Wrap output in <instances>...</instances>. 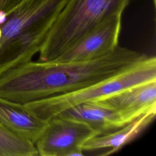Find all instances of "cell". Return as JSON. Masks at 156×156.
<instances>
[{
	"mask_svg": "<svg viewBox=\"0 0 156 156\" xmlns=\"http://www.w3.org/2000/svg\"><path fill=\"white\" fill-rule=\"evenodd\" d=\"M143 54L118 46L91 60H30L0 75V98L26 104L79 90L123 71Z\"/></svg>",
	"mask_w": 156,
	"mask_h": 156,
	"instance_id": "cell-1",
	"label": "cell"
},
{
	"mask_svg": "<svg viewBox=\"0 0 156 156\" xmlns=\"http://www.w3.org/2000/svg\"><path fill=\"white\" fill-rule=\"evenodd\" d=\"M132 0H69L57 16L39 51L53 60L105 19L122 14Z\"/></svg>",
	"mask_w": 156,
	"mask_h": 156,
	"instance_id": "cell-2",
	"label": "cell"
},
{
	"mask_svg": "<svg viewBox=\"0 0 156 156\" xmlns=\"http://www.w3.org/2000/svg\"><path fill=\"white\" fill-rule=\"evenodd\" d=\"M156 81V57L145 54L123 71L73 91L23 104L32 113L48 121L77 104L101 99L125 90Z\"/></svg>",
	"mask_w": 156,
	"mask_h": 156,
	"instance_id": "cell-3",
	"label": "cell"
},
{
	"mask_svg": "<svg viewBox=\"0 0 156 156\" xmlns=\"http://www.w3.org/2000/svg\"><path fill=\"white\" fill-rule=\"evenodd\" d=\"M99 135L85 123L56 115L48 120L35 146L41 156L82 155L85 142Z\"/></svg>",
	"mask_w": 156,
	"mask_h": 156,
	"instance_id": "cell-4",
	"label": "cell"
},
{
	"mask_svg": "<svg viewBox=\"0 0 156 156\" xmlns=\"http://www.w3.org/2000/svg\"><path fill=\"white\" fill-rule=\"evenodd\" d=\"M121 15L116 14L102 21L53 60L87 61L110 54L118 46Z\"/></svg>",
	"mask_w": 156,
	"mask_h": 156,
	"instance_id": "cell-5",
	"label": "cell"
},
{
	"mask_svg": "<svg viewBox=\"0 0 156 156\" xmlns=\"http://www.w3.org/2000/svg\"><path fill=\"white\" fill-rule=\"evenodd\" d=\"M90 102L118 112L127 124L146 113L156 112V81Z\"/></svg>",
	"mask_w": 156,
	"mask_h": 156,
	"instance_id": "cell-6",
	"label": "cell"
},
{
	"mask_svg": "<svg viewBox=\"0 0 156 156\" xmlns=\"http://www.w3.org/2000/svg\"><path fill=\"white\" fill-rule=\"evenodd\" d=\"M0 124L35 144L48 121L32 113L23 104L0 98Z\"/></svg>",
	"mask_w": 156,
	"mask_h": 156,
	"instance_id": "cell-7",
	"label": "cell"
},
{
	"mask_svg": "<svg viewBox=\"0 0 156 156\" xmlns=\"http://www.w3.org/2000/svg\"><path fill=\"white\" fill-rule=\"evenodd\" d=\"M155 115L156 112L146 113L116 130L91 138L83 145L82 149L91 151L109 148L103 155L116 152L136 138L154 120Z\"/></svg>",
	"mask_w": 156,
	"mask_h": 156,
	"instance_id": "cell-8",
	"label": "cell"
},
{
	"mask_svg": "<svg viewBox=\"0 0 156 156\" xmlns=\"http://www.w3.org/2000/svg\"><path fill=\"white\" fill-rule=\"evenodd\" d=\"M57 115L85 123L98 131L101 135L113 132L126 125L118 112L92 102L77 104Z\"/></svg>",
	"mask_w": 156,
	"mask_h": 156,
	"instance_id": "cell-9",
	"label": "cell"
},
{
	"mask_svg": "<svg viewBox=\"0 0 156 156\" xmlns=\"http://www.w3.org/2000/svg\"><path fill=\"white\" fill-rule=\"evenodd\" d=\"M35 144L0 124V156H37Z\"/></svg>",
	"mask_w": 156,
	"mask_h": 156,
	"instance_id": "cell-10",
	"label": "cell"
},
{
	"mask_svg": "<svg viewBox=\"0 0 156 156\" xmlns=\"http://www.w3.org/2000/svg\"><path fill=\"white\" fill-rule=\"evenodd\" d=\"M21 1V0H0V11L5 12L7 15Z\"/></svg>",
	"mask_w": 156,
	"mask_h": 156,
	"instance_id": "cell-11",
	"label": "cell"
},
{
	"mask_svg": "<svg viewBox=\"0 0 156 156\" xmlns=\"http://www.w3.org/2000/svg\"><path fill=\"white\" fill-rule=\"evenodd\" d=\"M153 1V4L154 6V8H155L156 7V0H152Z\"/></svg>",
	"mask_w": 156,
	"mask_h": 156,
	"instance_id": "cell-12",
	"label": "cell"
},
{
	"mask_svg": "<svg viewBox=\"0 0 156 156\" xmlns=\"http://www.w3.org/2000/svg\"><path fill=\"white\" fill-rule=\"evenodd\" d=\"M23 1V0H21V1Z\"/></svg>",
	"mask_w": 156,
	"mask_h": 156,
	"instance_id": "cell-13",
	"label": "cell"
}]
</instances>
